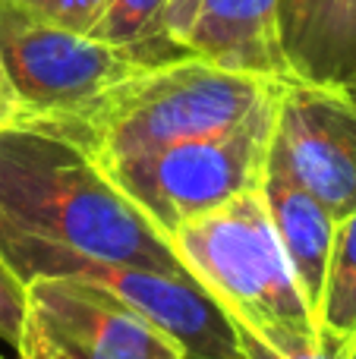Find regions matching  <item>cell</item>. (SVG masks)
I'll return each mask as SVG.
<instances>
[{"label": "cell", "mask_w": 356, "mask_h": 359, "mask_svg": "<svg viewBox=\"0 0 356 359\" xmlns=\"http://www.w3.org/2000/svg\"><path fill=\"white\" fill-rule=\"evenodd\" d=\"M19 117H22V111H19V98L10 86V76H6V69H4V60H0V130L19 123Z\"/></svg>", "instance_id": "cell-18"}, {"label": "cell", "mask_w": 356, "mask_h": 359, "mask_svg": "<svg viewBox=\"0 0 356 359\" xmlns=\"http://www.w3.org/2000/svg\"><path fill=\"white\" fill-rule=\"evenodd\" d=\"M0 224L88 259L186 274L170 243L79 142L35 123L0 130Z\"/></svg>", "instance_id": "cell-1"}, {"label": "cell", "mask_w": 356, "mask_h": 359, "mask_svg": "<svg viewBox=\"0 0 356 359\" xmlns=\"http://www.w3.org/2000/svg\"><path fill=\"white\" fill-rule=\"evenodd\" d=\"M278 95L224 133L104 164L117 189L167 240L180 224L259 189L268 161Z\"/></svg>", "instance_id": "cell-4"}, {"label": "cell", "mask_w": 356, "mask_h": 359, "mask_svg": "<svg viewBox=\"0 0 356 359\" xmlns=\"http://www.w3.org/2000/svg\"><path fill=\"white\" fill-rule=\"evenodd\" d=\"M0 359H6V356H4V353H0Z\"/></svg>", "instance_id": "cell-20"}, {"label": "cell", "mask_w": 356, "mask_h": 359, "mask_svg": "<svg viewBox=\"0 0 356 359\" xmlns=\"http://www.w3.org/2000/svg\"><path fill=\"white\" fill-rule=\"evenodd\" d=\"M265 168L319 198L334 221L356 208V98L341 88L284 79Z\"/></svg>", "instance_id": "cell-8"}, {"label": "cell", "mask_w": 356, "mask_h": 359, "mask_svg": "<svg viewBox=\"0 0 356 359\" xmlns=\"http://www.w3.org/2000/svg\"><path fill=\"white\" fill-rule=\"evenodd\" d=\"M237 341H240V359H356L344 353L341 344H315V347H294V350H275L265 341H259L252 331L237 325Z\"/></svg>", "instance_id": "cell-16"}, {"label": "cell", "mask_w": 356, "mask_h": 359, "mask_svg": "<svg viewBox=\"0 0 356 359\" xmlns=\"http://www.w3.org/2000/svg\"><path fill=\"white\" fill-rule=\"evenodd\" d=\"M281 82L218 67L205 57H183L130 76L69 123L44 130L79 142L104 168L231 130L275 98Z\"/></svg>", "instance_id": "cell-2"}, {"label": "cell", "mask_w": 356, "mask_h": 359, "mask_svg": "<svg viewBox=\"0 0 356 359\" xmlns=\"http://www.w3.org/2000/svg\"><path fill=\"white\" fill-rule=\"evenodd\" d=\"M183 41L218 67L287 79L278 44V0H199Z\"/></svg>", "instance_id": "cell-10"}, {"label": "cell", "mask_w": 356, "mask_h": 359, "mask_svg": "<svg viewBox=\"0 0 356 359\" xmlns=\"http://www.w3.org/2000/svg\"><path fill=\"white\" fill-rule=\"evenodd\" d=\"M0 230H4V224H0Z\"/></svg>", "instance_id": "cell-21"}, {"label": "cell", "mask_w": 356, "mask_h": 359, "mask_svg": "<svg viewBox=\"0 0 356 359\" xmlns=\"http://www.w3.org/2000/svg\"><path fill=\"white\" fill-rule=\"evenodd\" d=\"M25 287L29 280L13 268V262L0 249V341L19 350L25 325Z\"/></svg>", "instance_id": "cell-14"}, {"label": "cell", "mask_w": 356, "mask_h": 359, "mask_svg": "<svg viewBox=\"0 0 356 359\" xmlns=\"http://www.w3.org/2000/svg\"><path fill=\"white\" fill-rule=\"evenodd\" d=\"M0 60L19 98V123L63 126L107 88L149 69L123 48L38 16L22 0H0Z\"/></svg>", "instance_id": "cell-5"}, {"label": "cell", "mask_w": 356, "mask_h": 359, "mask_svg": "<svg viewBox=\"0 0 356 359\" xmlns=\"http://www.w3.org/2000/svg\"><path fill=\"white\" fill-rule=\"evenodd\" d=\"M344 353L356 356V322H353V328H350V337H347V344H344Z\"/></svg>", "instance_id": "cell-19"}, {"label": "cell", "mask_w": 356, "mask_h": 359, "mask_svg": "<svg viewBox=\"0 0 356 359\" xmlns=\"http://www.w3.org/2000/svg\"><path fill=\"white\" fill-rule=\"evenodd\" d=\"M0 249L25 280L35 274L88 280L98 290L117 297L170 341L183 347L186 359H240V341L233 318L196 284L189 274L158 271L145 265H120L88 255L67 252L60 246L0 230Z\"/></svg>", "instance_id": "cell-6"}, {"label": "cell", "mask_w": 356, "mask_h": 359, "mask_svg": "<svg viewBox=\"0 0 356 359\" xmlns=\"http://www.w3.org/2000/svg\"><path fill=\"white\" fill-rule=\"evenodd\" d=\"M19 359H186L183 347L88 280L35 274Z\"/></svg>", "instance_id": "cell-7"}, {"label": "cell", "mask_w": 356, "mask_h": 359, "mask_svg": "<svg viewBox=\"0 0 356 359\" xmlns=\"http://www.w3.org/2000/svg\"><path fill=\"white\" fill-rule=\"evenodd\" d=\"M259 189H262L271 227H275L284 255H287L290 268H294V278H296V284H300L303 299H306L309 312H313L315 325H319L338 221H334L331 211H328L319 198H313L306 189H300V186L290 177H284L281 170L265 168V177H262Z\"/></svg>", "instance_id": "cell-11"}, {"label": "cell", "mask_w": 356, "mask_h": 359, "mask_svg": "<svg viewBox=\"0 0 356 359\" xmlns=\"http://www.w3.org/2000/svg\"><path fill=\"white\" fill-rule=\"evenodd\" d=\"M167 243L189 278L233 325L275 350L325 344L271 227L262 189L180 224Z\"/></svg>", "instance_id": "cell-3"}, {"label": "cell", "mask_w": 356, "mask_h": 359, "mask_svg": "<svg viewBox=\"0 0 356 359\" xmlns=\"http://www.w3.org/2000/svg\"><path fill=\"white\" fill-rule=\"evenodd\" d=\"M196 10H199V0H170V6H167V32L177 38V41H183V38H186ZM183 44H186V41H183Z\"/></svg>", "instance_id": "cell-17"}, {"label": "cell", "mask_w": 356, "mask_h": 359, "mask_svg": "<svg viewBox=\"0 0 356 359\" xmlns=\"http://www.w3.org/2000/svg\"><path fill=\"white\" fill-rule=\"evenodd\" d=\"M356 322V208L334 227L331 262H328L325 297H322L319 328L322 341L344 347Z\"/></svg>", "instance_id": "cell-13"}, {"label": "cell", "mask_w": 356, "mask_h": 359, "mask_svg": "<svg viewBox=\"0 0 356 359\" xmlns=\"http://www.w3.org/2000/svg\"><path fill=\"white\" fill-rule=\"evenodd\" d=\"M22 4L29 10H35L38 16L50 19V22L67 25V29L82 32V35H92L104 0H22Z\"/></svg>", "instance_id": "cell-15"}, {"label": "cell", "mask_w": 356, "mask_h": 359, "mask_svg": "<svg viewBox=\"0 0 356 359\" xmlns=\"http://www.w3.org/2000/svg\"><path fill=\"white\" fill-rule=\"evenodd\" d=\"M287 79L356 98V0H278Z\"/></svg>", "instance_id": "cell-9"}, {"label": "cell", "mask_w": 356, "mask_h": 359, "mask_svg": "<svg viewBox=\"0 0 356 359\" xmlns=\"http://www.w3.org/2000/svg\"><path fill=\"white\" fill-rule=\"evenodd\" d=\"M167 6L170 0H104L92 38L130 50L149 67L196 57L167 32Z\"/></svg>", "instance_id": "cell-12"}]
</instances>
